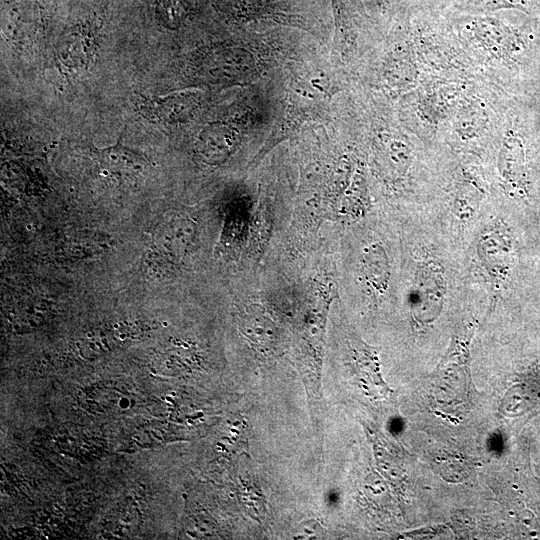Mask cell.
<instances>
[{
    "label": "cell",
    "mask_w": 540,
    "mask_h": 540,
    "mask_svg": "<svg viewBox=\"0 0 540 540\" xmlns=\"http://www.w3.org/2000/svg\"><path fill=\"white\" fill-rule=\"evenodd\" d=\"M524 113H515L498 146L496 173L500 188L515 206H528L536 198L538 184L537 138Z\"/></svg>",
    "instance_id": "6da1fadb"
},
{
    "label": "cell",
    "mask_w": 540,
    "mask_h": 540,
    "mask_svg": "<svg viewBox=\"0 0 540 540\" xmlns=\"http://www.w3.org/2000/svg\"><path fill=\"white\" fill-rule=\"evenodd\" d=\"M460 27L476 50L509 69H528L540 55V32L534 34L488 16L470 17Z\"/></svg>",
    "instance_id": "7a4b0ae2"
},
{
    "label": "cell",
    "mask_w": 540,
    "mask_h": 540,
    "mask_svg": "<svg viewBox=\"0 0 540 540\" xmlns=\"http://www.w3.org/2000/svg\"><path fill=\"white\" fill-rule=\"evenodd\" d=\"M196 231L195 223L188 217L173 214L156 228L153 237L154 253L164 262L175 263L186 254Z\"/></svg>",
    "instance_id": "3957f363"
},
{
    "label": "cell",
    "mask_w": 540,
    "mask_h": 540,
    "mask_svg": "<svg viewBox=\"0 0 540 540\" xmlns=\"http://www.w3.org/2000/svg\"><path fill=\"white\" fill-rule=\"evenodd\" d=\"M360 273L366 286L375 295L386 294L391 280V263L383 243L372 242L363 248Z\"/></svg>",
    "instance_id": "277c9868"
},
{
    "label": "cell",
    "mask_w": 540,
    "mask_h": 540,
    "mask_svg": "<svg viewBox=\"0 0 540 540\" xmlns=\"http://www.w3.org/2000/svg\"><path fill=\"white\" fill-rule=\"evenodd\" d=\"M240 327L244 336L260 348H268L276 340V326L266 309L252 303L244 306L240 314Z\"/></svg>",
    "instance_id": "5b68a950"
},
{
    "label": "cell",
    "mask_w": 540,
    "mask_h": 540,
    "mask_svg": "<svg viewBox=\"0 0 540 540\" xmlns=\"http://www.w3.org/2000/svg\"><path fill=\"white\" fill-rule=\"evenodd\" d=\"M120 138L112 146L96 150L99 163L114 174H132L143 170L147 165L145 158L137 151L122 144Z\"/></svg>",
    "instance_id": "8992f818"
},
{
    "label": "cell",
    "mask_w": 540,
    "mask_h": 540,
    "mask_svg": "<svg viewBox=\"0 0 540 540\" xmlns=\"http://www.w3.org/2000/svg\"><path fill=\"white\" fill-rule=\"evenodd\" d=\"M84 29L72 30L62 40L59 45L58 56L61 62L67 67H78L85 64L89 45Z\"/></svg>",
    "instance_id": "52a82bcc"
},
{
    "label": "cell",
    "mask_w": 540,
    "mask_h": 540,
    "mask_svg": "<svg viewBox=\"0 0 540 540\" xmlns=\"http://www.w3.org/2000/svg\"><path fill=\"white\" fill-rule=\"evenodd\" d=\"M155 16L165 27H175L181 22L185 13L184 0H155Z\"/></svg>",
    "instance_id": "ba28073f"
},
{
    "label": "cell",
    "mask_w": 540,
    "mask_h": 540,
    "mask_svg": "<svg viewBox=\"0 0 540 540\" xmlns=\"http://www.w3.org/2000/svg\"><path fill=\"white\" fill-rule=\"evenodd\" d=\"M477 8L483 10L517 9L529 12L533 0H470Z\"/></svg>",
    "instance_id": "9c48e42d"
}]
</instances>
